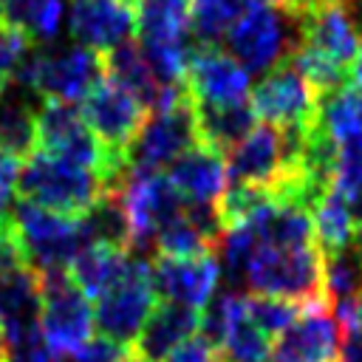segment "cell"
Returning <instances> with one entry per match:
<instances>
[{
    "label": "cell",
    "mask_w": 362,
    "mask_h": 362,
    "mask_svg": "<svg viewBox=\"0 0 362 362\" xmlns=\"http://www.w3.org/2000/svg\"><path fill=\"white\" fill-rule=\"evenodd\" d=\"M300 42V14L277 3H249L223 37V51L249 76H263L291 59Z\"/></svg>",
    "instance_id": "obj_1"
},
{
    "label": "cell",
    "mask_w": 362,
    "mask_h": 362,
    "mask_svg": "<svg viewBox=\"0 0 362 362\" xmlns=\"http://www.w3.org/2000/svg\"><path fill=\"white\" fill-rule=\"evenodd\" d=\"M243 283L252 294H269L291 300L297 305L320 303L325 297L322 286V252L320 246H274L260 243L246 266Z\"/></svg>",
    "instance_id": "obj_2"
},
{
    "label": "cell",
    "mask_w": 362,
    "mask_h": 362,
    "mask_svg": "<svg viewBox=\"0 0 362 362\" xmlns=\"http://www.w3.org/2000/svg\"><path fill=\"white\" fill-rule=\"evenodd\" d=\"M102 192H105V184L96 173L79 164H71L59 156L34 150L28 158L20 161L17 198H25L45 209L76 218Z\"/></svg>",
    "instance_id": "obj_3"
},
{
    "label": "cell",
    "mask_w": 362,
    "mask_h": 362,
    "mask_svg": "<svg viewBox=\"0 0 362 362\" xmlns=\"http://www.w3.org/2000/svg\"><path fill=\"white\" fill-rule=\"evenodd\" d=\"M130 221V255L153 260L156 257V232L173 218L184 215V195L175 189L167 173L161 170H130L116 187Z\"/></svg>",
    "instance_id": "obj_4"
},
{
    "label": "cell",
    "mask_w": 362,
    "mask_h": 362,
    "mask_svg": "<svg viewBox=\"0 0 362 362\" xmlns=\"http://www.w3.org/2000/svg\"><path fill=\"white\" fill-rule=\"evenodd\" d=\"M40 291V334L48 351L57 359H68L79 345L90 339L93 331V305L88 294L71 280L68 269H42Z\"/></svg>",
    "instance_id": "obj_5"
},
{
    "label": "cell",
    "mask_w": 362,
    "mask_h": 362,
    "mask_svg": "<svg viewBox=\"0 0 362 362\" xmlns=\"http://www.w3.org/2000/svg\"><path fill=\"white\" fill-rule=\"evenodd\" d=\"M8 215H11L14 232L20 238V246L25 252V263L34 272L68 269L74 255L85 246L79 221L74 215L45 209L25 198H14Z\"/></svg>",
    "instance_id": "obj_6"
},
{
    "label": "cell",
    "mask_w": 362,
    "mask_h": 362,
    "mask_svg": "<svg viewBox=\"0 0 362 362\" xmlns=\"http://www.w3.org/2000/svg\"><path fill=\"white\" fill-rule=\"evenodd\" d=\"M153 260L133 257L127 263V272L116 286H110L102 297H96L93 305V325L99 328L102 337L119 342V345H133L139 331L144 328L147 317L153 314L158 297L153 288Z\"/></svg>",
    "instance_id": "obj_7"
},
{
    "label": "cell",
    "mask_w": 362,
    "mask_h": 362,
    "mask_svg": "<svg viewBox=\"0 0 362 362\" xmlns=\"http://www.w3.org/2000/svg\"><path fill=\"white\" fill-rule=\"evenodd\" d=\"M198 144L195 113L189 96L173 107L153 110L133 141L127 144V167L130 170H161L170 167L184 150Z\"/></svg>",
    "instance_id": "obj_8"
},
{
    "label": "cell",
    "mask_w": 362,
    "mask_h": 362,
    "mask_svg": "<svg viewBox=\"0 0 362 362\" xmlns=\"http://www.w3.org/2000/svg\"><path fill=\"white\" fill-rule=\"evenodd\" d=\"M249 105L255 116L266 124L311 127L317 119L320 93L300 76V71L291 62H283L252 85Z\"/></svg>",
    "instance_id": "obj_9"
},
{
    "label": "cell",
    "mask_w": 362,
    "mask_h": 362,
    "mask_svg": "<svg viewBox=\"0 0 362 362\" xmlns=\"http://www.w3.org/2000/svg\"><path fill=\"white\" fill-rule=\"evenodd\" d=\"M99 79H105V54L74 40L42 45L37 74V93L42 99L82 102Z\"/></svg>",
    "instance_id": "obj_10"
},
{
    "label": "cell",
    "mask_w": 362,
    "mask_h": 362,
    "mask_svg": "<svg viewBox=\"0 0 362 362\" xmlns=\"http://www.w3.org/2000/svg\"><path fill=\"white\" fill-rule=\"evenodd\" d=\"M342 337L328 300L300 305L294 322L274 337L269 362H337Z\"/></svg>",
    "instance_id": "obj_11"
},
{
    "label": "cell",
    "mask_w": 362,
    "mask_h": 362,
    "mask_svg": "<svg viewBox=\"0 0 362 362\" xmlns=\"http://www.w3.org/2000/svg\"><path fill=\"white\" fill-rule=\"evenodd\" d=\"M82 119L107 150H127L147 119V107L113 79H99L82 99Z\"/></svg>",
    "instance_id": "obj_12"
},
{
    "label": "cell",
    "mask_w": 362,
    "mask_h": 362,
    "mask_svg": "<svg viewBox=\"0 0 362 362\" xmlns=\"http://www.w3.org/2000/svg\"><path fill=\"white\" fill-rule=\"evenodd\" d=\"M184 88L192 102L229 105V102L249 99L252 82H249V74L240 68V62H235L223 48L195 45L187 62Z\"/></svg>",
    "instance_id": "obj_13"
},
{
    "label": "cell",
    "mask_w": 362,
    "mask_h": 362,
    "mask_svg": "<svg viewBox=\"0 0 362 362\" xmlns=\"http://www.w3.org/2000/svg\"><path fill=\"white\" fill-rule=\"evenodd\" d=\"M153 272V288L158 300L181 303L189 308H204L221 283V266L215 255L201 257H161L156 255L150 263Z\"/></svg>",
    "instance_id": "obj_14"
},
{
    "label": "cell",
    "mask_w": 362,
    "mask_h": 362,
    "mask_svg": "<svg viewBox=\"0 0 362 362\" xmlns=\"http://www.w3.org/2000/svg\"><path fill=\"white\" fill-rule=\"evenodd\" d=\"M65 23L74 42L99 54H107L136 31L133 8L122 0H71Z\"/></svg>",
    "instance_id": "obj_15"
},
{
    "label": "cell",
    "mask_w": 362,
    "mask_h": 362,
    "mask_svg": "<svg viewBox=\"0 0 362 362\" xmlns=\"http://www.w3.org/2000/svg\"><path fill=\"white\" fill-rule=\"evenodd\" d=\"M170 181L184 195V201H204L218 204L229 175H226V156L206 144H192L170 164Z\"/></svg>",
    "instance_id": "obj_16"
},
{
    "label": "cell",
    "mask_w": 362,
    "mask_h": 362,
    "mask_svg": "<svg viewBox=\"0 0 362 362\" xmlns=\"http://www.w3.org/2000/svg\"><path fill=\"white\" fill-rule=\"evenodd\" d=\"M198 325H201V311L198 308L161 300V303H156L153 314L147 317V322L139 331V337L130 345V351L136 356L147 359V362H161L184 339L195 337Z\"/></svg>",
    "instance_id": "obj_17"
},
{
    "label": "cell",
    "mask_w": 362,
    "mask_h": 362,
    "mask_svg": "<svg viewBox=\"0 0 362 362\" xmlns=\"http://www.w3.org/2000/svg\"><path fill=\"white\" fill-rule=\"evenodd\" d=\"M40 274L31 266L0 274V325L8 345L40 331Z\"/></svg>",
    "instance_id": "obj_18"
},
{
    "label": "cell",
    "mask_w": 362,
    "mask_h": 362,
    "mask_svg": "<svg viewBox=\"0 0 362 362\" xmlns=\"http://www.w3.org/2000/svg\"><path fill=\"white\" fill-rule=\"evenodd\" d=\"M42 96L17 82L0 88V147L14 158H28L37 150V110Z\"/></svg>",
    "instance_id": "obj_19"
},
{
    "label": "cell",
    "mask_w": 362,
    "mask_h": 362,
    "mask_svg": "<svg viewBox=\"0 0 362 362\" xmlns=\"http://www.w3.org/2000/svg\"><path fill=\"white\" fill-rule=\"evenodd\" d=\"M133 20L139 45H198L189 0H136Z\"/></svg>",
    "instance_id": "obj_20"
},
{
    "label": "cell",
    "mask_w": 362,
    "mask_h": 362,
    "mask_svg": "<svg viewBox=\"0 0 362 362\" xmlns=\"http://www.w3.org/2000/svg\"><path fill=\"white\" fill-rule=\"evenodd\" d=\"M192 113H195L198 141L206 144V147H215L221 153L232 150L255 127V119H257L255 110H252V105H249V99L229 102V105L192 102Z\"/></svg>",
    "instance_id": "obj_21"
},
{
    "label": "cell",
    "mask_w": 362,
    "mask_h": 362,
    "mask_svg": "<svg viewBox=\"0 0 362 362\" xmlns=\"http://www.w3.org/2000/svg\"><path fill=\"white\" fill-rule=\"evenodd\" d=\"M127 263H130V252L124 249L85 243L68 263V274L88 294V300H96L122 280V274L127 272Z\"/></svg>",
    "instance_id": "obj_22"
},
{
    "label": "cell",
    "mask_w": 362,
    "mask_h": 362,
    "mask_svg": "<svg viewBox=\"0 0 362 362\" xmlns=\"http://www.w3.org/2000/svg\"><path fill=\"white\" fill-rule=\"evenodd\" d=\"M71 0H6L3 23L20 31L28 42L51 45L62 34Z\"/></svg>",
    "instance_id": "obj_23"
},
{
    "label": "cell",
    "mask_w": 362,
    "mask_h": 362,
    "mask_svg": "<svg viewBox=\"0 0 362 362\" xmlns=\"http://www.w3.org/2000/svg\"><path fill=\"white\" fill-rule=\"evenodd\" d=\"M76 221L85 243L124 249V252L130 249V221L119 189H105L88 209L76 215Z\"/></svg>",
    "instance_id": "obj_24"
},
{
    "label": "cell",
    "mask_w": 362,
    "mask_h": 362,
    "mask_svg": "<svg viewBox=\"0 0 362 362\" xmlns=\"http://www.w3.org/2000/svg\"><path fill=\"white\" fill-rule=\"evenodd\" d=\"M311 218H314V238H317V246L322 255L339 252L354 243L356 229H354L351 209H348V201L342 192L328 187L311 206Z\"/></svg>",
    "instance_id": "obj_25"
},
{
    "label": "cell",
    "mask_w": 362,
    "mask_h": 362,
    "mask_svg": "<svg viewBox=\"0 0 362 362\" xmlns=\"http://www.w3.org/2000/svg\"><path fill=\"white\" fill-rule=\"evenodd\" d=\"M322 286L331 305L362 294V249L356 243L322 255Z\"/></svg>",
    "instance_id": "obj_26"
},
{
    "label": "cell",
    "mask_w": 362,
    "mask_h": 362,
    "mask_svg": "<svg viewBox=\"0 0 362 362\" xmlns=\"http://www.w3.org/2000/svg\"><path fill=\"white\" fill-rule=\"evenodd\" d=\"M192 37L198 45H218L252 0H189Z\"/></svg>",
    "instance_id": "obj_27"
},
{
    "label": "cell",
    "mask_w": 362,
    "mask_h": 362,
    "mask_svg": "<svg viewBox=\"0 0 362 362\" xmlns=\"http://www.w3.org/2000/svg\"><path fill=\"white\" fill-rule=\"evenodd\" d=\"M218 354L223 362H269L272 337H266L243 311L223 334Z\"/></svg>",
    "instance_id": "obj_28"
},
{
    "label": "cell",
    "mask_w": 362,
    "mask_h": 362,
    "mask_svg": "<svg viewBox=\"0 0 362 362\" xmlns=\"http://www.w3.org/2000/svg\"><path fill=\"white\" fill-rule=\"evenodd\" d=\"M156 255L161 257H201V255H215V243L184 215L173 218L156 232Z\"/></svg>",
    "instance_id": "obj_29"
},
{
    "label": "cell",
    "mask_w": 362,
    "mask_h": 362,
    "mask_svg": "<svg viewBox=\"0 0 362 362\" xmlns=\"http://www.w3.org/2000/svg\"><path fill=\"white\" fill-rule=\"evenodd\" d=\"M297 314H300V305L291 300H280V297H269V294L246 297V317L272 339L277 334H283L294 322Z\"/></svg>",
    "instance_id": "obj_30"
},
{
    "label": "cell",
    "mask_w": 362,
    "mask_h": 362,
    "mask_svg": "<svg viewBox=\"0 0 362 362\" xmlns=\"http://www.w3.org/2000/svg\"><path fill=\"white\" fill-rule=\"evenodd\" d=\"M130 354L127 345H119L107 337H90L85 345H79L65 362H122Z\"/></svg>",
    "instance_id": "obj_31"
},
{
    "label": "cell",
    "mask_w": 362,
    "mask_h": 362,
    "mask_svg": "<svg viewBox=\"0 0 362 362\" xmlns=\"http://www.w3.org/2000/svg\"><path fill=\"white\" fill-rule=\"evenodd\" d=\"M25 45H28V40L20 31H14L6 23H0V88L11 79V71H14L17 59H20V54L25 51Z\"/></svg>",
    "instance_id": "obj_32"
},
{
    "label": "cell",
    "mask_w": 362,
    "mask_h": 362,
    "mask_svg": "<svg viewBox=\"0 0 362 362\" xmlns=\"http://www.w3.org/2000/svg\"><path fill=\"white\" fill-rule=\"evenodd\" d=\"M28 266L25 263V252L20 246V238L14 232V223H11V215L6 221H0V274H8V272H17Z\"/></svg>",
    "instance_id": "obj_33"
},
{
    "label": "cell",
    "mask_w": 362,
    "mask_h": 362,
    "mask_svg": "<svg viewBox=\"0 0 362 362\" xmlns=\"http://www.w3.org/2000/svg\"><path fill=\"white\" fill-rule=\"evenodd\" d=\"M161 362H223V359H221L218 348L198 334V337L184 339L178 348H173Z\"/></svg>",
    "instance_id": "obj_34"
},
{
    "label": "cell",
    "mask_w": 362,
    "mask_h": 362,
    "mask_svg": "<svg viewBox=\"0 0 362 362\" xmlns=\"http://www.w3.org/2000/svg\"><path fill=\"white\" fill-rule=\"evenodd\" d=\"M17 178H20V158H14L0 147V204L11 206L17 192Z\"/></svg>",
    "instance_id": "obj_35"
},
{
    "label": "cell",
    "mask_w": 362,
    "mask_h": 362,
    "mask_svg": "<svg viewBox=\"0 0 362 362\" xmlns=\"http://www.w3.org/2000/svg\"><path fill=\"white\" fill-rule=\"evenodd\" d=\"M331 308L337 322L342 325V334H362V294L354 300H339Z\"/></svg>",
    "instance_id": "obj_36"
},
{
    "label": "cell",
    "mask_w": 362,
    "mask_h": 362,
    "mask_svg": "<svg viewBox=\"0 0 362 362\" xmlns=\"http://www.w3.org/2000/svg\"><path fill=\"white\" fill-rule=\"evenodd\" d=\"M351 85L356 90H362V42H359V51H356V57L351 62Z\"/></svg>",
    "instance_id": "obj_37"
},
{
    "label": "cell",
    "mask_w": 362,
    "mask_h": 362,
    "mask_svg": "<svg viewBox=\"0 0 362 362\" xmlns=\"http://www.w3.org/2000/svg\"><path fill=\"white\" fill-rule=\"evenodd\" d=\"M6 354H8V342H6V334H3V325H0V362H6Z\"/></svg>",
    "instance_id": "obj_38"
},
{
    "label": "cell",
    "mask_w": 362,
    "mask_h": 362,
    "mask_svg": "<svg viewBox=\"0 0 362 362\" xmlns=\"http://www.w3.org/2000/svg\"><path fill=\"white\" fill-rule=\"evenodd\" d=\"M122 362H147V359H141V356H136V354H133V351H130V354H127V356H124V359H122Z\"/></svg>",
    "instance_id": "obj_39"
},
{
    "label": "cell",
    "mask_w": 362,
    "mask_h": 362,
    "mask_svg": "<svg viewBox=\"0 0 362 362\" xmlns=\"http://www.w3.org/2000/svg\"><path fill=\"white\" fill-rule=\"evenodd\" d=\"M354 243H356V246L362 249V235H356V240H354Z\"/></svg>",
    "instance_id": "obj_40"
},
{
    "label": "cell",
    "mask_w": 362,
    "mask_h": 362,
    "mask_svg": "<svg viewBox=\"0 0 362 362\" xmlns=\"http://www.w3.org/2000/svg\"><path fill=\"white\" fill-rule=\"evenodd\" d=\"M3 6H6V0H0V20H3Z\"/></svg>",
    "instance_id": "obj_41"
}]
</instances>
